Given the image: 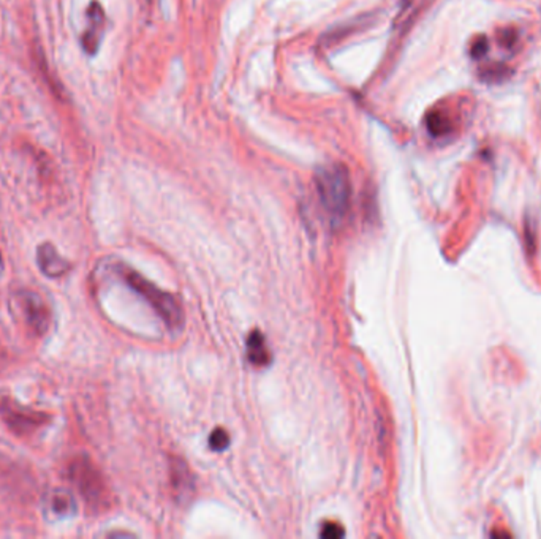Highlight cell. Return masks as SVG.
I'll list each match as a JSON object with an SVG mask.
<instances>
[{"mask_svg":"<svg viewBox=\"0 0 541 539\" xmlns=\"http://www.w3.org/2000/svg\"><path fill=\"white\" fill-rule=\"evenodd\" d=\"M315 185L321 206L327 211L331 222L336 225L344 222L352 203L349 170L341 163L321 166L315 176Z\"/></svg>","mask_w":541,"mask_h":539,"instance_id":"1","label":"cell"},{"mask_svg":"<svg viewBox=\"0 0 541 539\" xmlns=\"http://www.w3.org/2000/svg\"><path fill=\"white\" fill-rule=\"evenodd\" d=\"M68 478L92 511L108 506V490L97 466L88 458H76L68 466Z\"/></svg>","mask_w":541,"mask_h":539,"instance_id":"2","label":"cell"},{"mask_svg":"<svg viewBox=\"0 0 541 539\" xmlns=\"http://www.w3.org/2000/svg\"><path fill=\"white\" fill-rule=\"evenodd\" d=\"M124 281L128 283L130 289H135L138 295L143 296L148 301L157 313L164 318L165 323L170 327H179L182 323V311L179 307L178 301L166 293L164 289H157L154 283L143 279L142 275L135 271L126 269L124 273Z\"/></svg>","mask_w":541,"mask_h":539,"instance_id":"3","label":"cell"},{"mask_svg":"<svg viewBox=\"0 0 541 539\" xmlns=\"http://www.w3.org/2000/svg\"><path fill=\"white\" fill-rule=\"evenodd\" d=\"M0 420L15 435L29 436L38 428L45 427L51 421V416L46 412L19 405L10 397H0Z\"/></svg>","mask_w":541,"mask_h":539,"instance_id":"4","label":"cell"},{"mask_svg":"<svg viewBox=\"0 0 541 539\" xmlns=\"http://www.w3.org/2000/svg\"><path fill=\"white\" fill-rule=\"evenodd\" d=\"M19 304L23 309L24 320L32 333L43 335L51 323V312L43 297L32 291H23L19 296Z\"/></svg>","mask_w":541,"mask_h":539,"instance_id":"5","label":"cell"},{"mask_svg":"<svg viewBox=\"0 0 541 539\" xmlns=\"http://www.w3.org/2000/svg\"><path fill=\"white\" fill-rule=\"evenodd\" d=\"M104 8H102V5L97 0H94L90 4L89 8H88V27L84 30L81 38L82 48L90 56H94L97 50H98L102 37H104Z\"/></svg>","mask_w":541,"mask_h":539,"instance_id":"6","label":"cell"},{"mask_svg":"<svg viewBox=\"0 0 541 539\" xmlns=\"http://www.w3.org/2000/svg\"><path fill=\"white\" fill-rule=\"evenodd\" d=\"M37 263L42 273L48 277H62L70 271V263L56 250L52 244H43L38 247Z\"/></svg>","mask_w":541,"mask_h":539,"instance_id":"7","label":"cell"},{"mask_svg":"<svg viewBox=\"0 0 541 539\" xmlns=\"http://www.w3.org/2000/svg\"><path fill=\"white\" fill-rule=\"evenodd\" d=\"M247 359L255 367H267L271 362V353L267 350V340L259 331H253L247 339Z\"/></svg>","mask_w":541,"mask_h":539,"instance_id":"8","label":"cell"},{"mask_svg":"<svg viewBox=\"0 0 541 539\" xmlns=\"http://www.w3.org/2000/svg\"><path fill=\"white\" fill-rule=\"evenodd\" d=\"M46 506L50 514L54 517H67L73 512V497L68 494L67 490H52L48 495Z\"/></svg>","mask_w":541,"mask_h":539,"instance_id":"9","label":"cell"},{"mask_svg":"<svg viewBox=\"0 0 541 539\" xmlns=\"http://www.w3.org/2000/svg\"><path fill=\"white\" fill-rule=\"evenodd\" d=\"M428 130L434 136H444V135L452 132V122H450V119L446 118L445 114L432 112L428 116Z\"/></svg>","mask_w":541,"mask_h":539,"instance_id":"10","label":"cell"},{"mask_svg":"<svg viewBox=\"0 0 541 539\" xmlns=\"http://www.w3.org/2000/svg\"><path fill=\"white\" fill-rule=\"evenodd\" d=\"M228 444H230V435H228V432L223 430V428H215L214 432L209 436V446H211V450H227Z\"/></svg>","mask_w":541,"mask_h":539,"instance_id":"11","label":"cell"},{"mask_svg":"<svg viewBox=\"0 0 541 539\" xmlns=\"http://www.w3.org/2000/svg\"><path fill=\"white\" fill-rule=\"evenodd\" d=\"M345 535L344 532V528H342L339 524H325L323 525V528H321V532H320V536L325 539H339L342 538Z\"/></svg>","mask_w":541,"mask_h":539,"instance_id":"12","label":"cell"},{"mask_svg":"<svg viewBox=\"0 0 541 539\" xmlns=\"http://www.w3.org/2000/svg\"><path fill=\"white\" fill-rule=\"evenodd\" d=\"M505 70H506V68L502 67V65H494V67L486 68V70H483L482 72V80L490 82L497 81V80H504Z\"/></svg>","mask_w":541,"mask_h":539,"instance_id":"13","label":"cell"},{"mask_svg":"<svg viewBox=\"0 0 541 539\" xmlns=\"http://www.w3.org/2000/svg\"><path fill=\"white\" fill-rule=\"evenodd\" d=\"M486 51H488V40L484 37L475 40V43L472 45V58H475V59L483 58Z\"/></svg>","mask_w":541,"mask_h":539,"instance_id":"14","label":"cell"},{"mask_svg":"<svg viewBox=\"0 0 541 539\" xmlns=\"http://www.w3.org/2000/svg\"><path fill=\"white\" fill-rule=\"evenodd\" d=\"M0 263H2V257H0Z\"/></svg>","mask_w":541,"mask_h":539,"instance_id":"15","label":"cell"}]
</instances>
